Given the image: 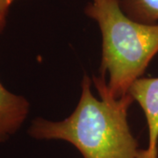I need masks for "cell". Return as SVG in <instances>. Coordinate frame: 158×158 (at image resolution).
Returning a JSON list of instances; mask_svg holds the SVG:
<instances>
[{
  "label": "cell",
  "mask_w": 158,
  "mask_h": 158,
  "mask_svg": "<svg viewBox=\"0 0 158 158\" xmlns=\"http://www.w3.org/2000/svg\"><path fill=\"white\" fill-rule=\"evenodd\" d=\"M91 85V78L85 74L73 113L60 121L34 118L28 135L38 140L67 141L84 158H140L141 149L127 119L133 98L99 96V99L93 95Z\"/></svg>",
  "instance_id": "1"
},
{
  "label": "cell",
  "mask_w": 158,
  "mask_h": 158,
  "mask_svg": "<svg viewBox=\"0 0 158 158\" xmlns=\"http://www.w3.org/2000/svg\"><path fill=\"white\" fill-rule=\"evenodd\" d=\"M85 13L98 24L102 35L100 74L91 81L99 96L120 99L142 77L158 54V24L132 20L118 0H92Z\"/></svg>",
  "instance_id": "2"
},
{
  "label": "cell",
  "mask_w": 158,
  "mask_h": 158,
  "mask_svg": "<svg viewBox=\"0 0 158 158\" xmlns=\"http://www.w3.org/2000/svg\"><path fill=\"white\" fill-rule=\"evenodd\" d=\"M130 96L142 109L148 131V146L140 158L158 156V77H141L132 85Z\"/></svg>",
  "instance_id": "3"
},
{
  "label": "cell",
  "mask_w": 158,
  "mask_h": 158,
  "mask_svg": "<svg viewBox=\"0 0 158 158\" xmlns=\"http://www.w3.org/2000/svg\"><path fill=\"white\" fill-rule=\"evenodd\" d=\"M30 112V103L25 97L6 89L0 82V142L13 135L24 124Z\"/></svg>",
  "instance_id": "4"
},
{
  "label": "cell",
  "mask_w": 158,
  "mask_h": 158,
  "mask_svg": "<svg viewBox=\"0 0 158 158\" xmlns=\"http://www.w3.org/2000/svg\"><path fill=\"white\" fill-rule=\"evenodd\" d=\"M122 11L135 22L158 24V0H118Z\"/></svg>",
  "instance_id": "5"
},
{
  "label": "cell",
  "mask_w": 158,
  "mask_h": 158,
  "mask_svg": "<svg viewBox=\"0 0 158 158\" xmlns=\"http://www.w3.org/2000/svg\"><path fill=\"white\" fill-rule=\"evenodd\" d=\"M14 0H0V15L6 18L8 10Z\"/></svg>",
  "instance_id": "6"
},
{
  "label": "cell",
  "mask_w": 158,
  "mask_h": 158,
  "mask_svg": "<svg viewBox=\"0 0 158 158\" xmlns=\"http://www.w3.org/2000/svg\"><path fill=\"white\" fill-rule=\"evenodd\" d=\"M6 24V18L3 17L2 15H0V33L3 31V29L5 28Z\"/></svg>",
  "instance_id": "7"
}]
</instances>
